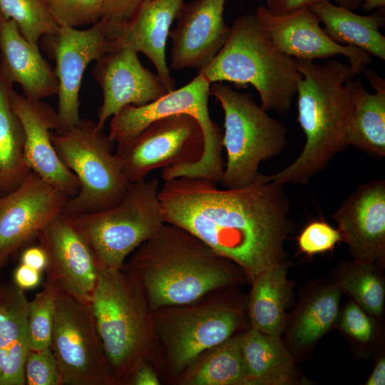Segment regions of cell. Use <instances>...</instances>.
<instances>
[{
    "label": "cell",
    "instance_id": "cell-1",
    "mask_svg": "<svg viewBox=\"0 0 385 385\" xmlns=\"http://www.w3.org/2000/svg\"><path fill=\"white\" fill-rule=\"evenodd\" d=\"M159 199L165 223L180 227L236 264L250 281L284 264V245L292 229L284 185L260 173L239 188L179 177L164 181Z\"/></svg>",
    "mask_w": 385,
    "mask_h": 385
},
{
    "label": "cell",
    "instance_id": "cell-2",
    "mask_svg": "<svg viewBox=\"0 0 385 385\" xmlns=\"http://www.w3.org/2000/svg\"><path fill=\"white\" fill-rule=\"evenodd\" d=\"M138 282L151 310L196 302L233 284L242 271L188 231L165 223L122 268Z\"/></svg>",
    "mask_w": 385,
    "mask_h": 385
},
{
    "label": "cell",
    "instance_id": "cell-3",
    "mask_svg": "<svg viewBox=\"0 0 385 385\" xmlns=\"http://www.w3.org/2000/svg\"><path fill=\"white\" fill-rule=\"evenodd\" d=\"M294 61L302 75L296 93L297 120L306 142L292 163L270 175L282 185L307 183L348 147L346 130L354 107L349 81L358 74L349 65L334 59L322 65Z\"/></svg>",
    "mask_w": 385,
    "mask_h": 385
},
{
    "label": "cell",
    "instance_id": "cell-4",
    "mask_svg": "<svg viewBox=\"0 0 385 385\" xmlns=\"http://www.w3.org/2000/svg\"><path fill=\"white\" fill-rule=\"evenodd\" d=\"M90 304L116 385H129L143 364L163 366L153 311L131 274L100 269Z\"/></svg>",
    "mask_w": 385,
    "mask_h": 385
},
{
    "label": "cell",
    "instance_id": "cell-5",
    "mask_svg": "<svg viewBox=\"0 0 385 385\" xmlns=\"http://www.w3.org/2000/svg\"><path fill=\"white\" fill-rule=\"evenodd\" d=\"M210 83L229 82L235 88L252 86L260 106L284 115L291 108L302 78L294 59L271 43L255 14H243L230 26L226 43L202 70Z\"/></svg>",
    "mask_w": 385,
    "mask_h": 385
},
{
    "label": "cell",
    "instance_id": "cell-6",
    "mask_svg": "<svg viewBox=\"0 0 385 385\" xmlns=\"http://www.w3.org/2000/svg\"><path fill=\"white\" fill-rule=\"evenodd\" d=\"M157 178L130 185L122 200L104 210L66 215L86 241L99 270H120L128 256L165 224Z\"/></svg>",
    "mask_w": 385,
    "mask_h": 385
},
{
    "label": "cell",
    "instance_id": "cell-7",
    "mask_svg": "<svg viewBox=\"0 0 385 385\" xmlns=\"http://www.w3.org/2000/svg\"><path fill=\"white\" fill-rule=\"evenodd\" d=\"M210 84L199 72L188 84L153 102L141 106L128 105L123 107L112 116L109 137L114 143L123 144L156 120L178 114L191 115L197 120L202 130L203 153L193 163L165 169L163 177L165 180L188 177L220 182L225 167L222 156L223 133L210 115Z\"/></svg>",
    "mask_w": 385,
    "mask_h": 385
},
{
    "label": "cell",
    "instance_id": "cell-8",
    "mask_svg": "<svg viewBox=\"0 0 385 385\" xmlns=\"http://www.w3.org/2000/svg\"><path fill=\"white\" fill-rule=\"evenodd\" d=\"M210 95L224 112L222 145L227 160L220 183L225 188L247 186L260 175L261 162L285 148L286 128L258 105L250 93L216 82L210 84Z\"/></svg>",
    "mask_w": 385,
    "mask_h": 385
},
{
    "label": "cell",
    "instance_id": "cell-9",
    "mask_svg": "<svg viewBox=\"0 0 385 385\" xmlns=\"http://www.w3.org/2000/svg\"><path fill=\"white\" fill-rule=\"evenodd\" d=\"M51 140L60 159L80 184L63 214L101 211L122 200L131 183L113 152L114 142L96 130L95 122L81 119L79 125L67 130L52 132Z\"/></svg>",
    "mask_w": 385,
    "mask_h": 385
},
{
    "label": "cell",
    "instance_id": "cell-10",
    "mask_svg": "<svg viewBox=\"0 0 385 385\" xmlns=\"http://www.w3.org/2000/svg\"><path fill=\"white\" fill-rule=\"evenodd\" d=\"M153 317L163 365L175 379L202 352L233 336L242 313L210 299L163 307Z\"/></svg>",
    "mask_w": 385,
    "mask_h": 385
},
{
    "label": "cell",
    "instance_id": "cell-11",
    "mask_svg": "<svg viewBox=\"0 0 385 385\" xmlns=\"http://www.w3.org/2000/svg\"><path fill=\"white\" fill-rule=\"evenodd\" d=\"M50 346L63 384L116 385L91 304L57 286Z\"/></svg>",
    "mask_w": 385,
    "mask_h": 385
},
{
    "label": "cell",
    "instance_id": "cell-12",
    "mask_svg": "<svg viewBox=\"0 0 385 385\" xmlns=\"http://www.w3.org/2000/svg\"><path fill=\"white\" fill-rule=\"evenodd\" d=\"M203 149V133L197 120L178 114L152 122L129 141L117 144L115 153L125 178L133 183L158 168L193 163Z\"/></svg>",
    "mask_w": 385,
    "mask_h": 385
},
{
    "label": "cell",
    "instance_id": "cell-13",
    "mask_svg": "<svg viewBox=\"0 0 385 385\" xmlns=\"http://www.w3.org/2000/svg\"><path fill=\"white\" fill-rule=\"evenodd\" d=\"M43 37L46 49L55 60L54 72L58 83V127L55 131H65L81 121L79 90L86 67L119 44L110 36L103 18L87 29L59 27L56 33Z\"/></svg>",
    "mask_w": 385,
    "mask_h": 385
},
{
    "label": "cell",
    "instance_id": "cell-14",
    "mask_svg": "<svg viewBox=\"0 0 385 385\" xmlns=\"http://www.w3.org/2000/svg\"><path fill=\"white\" fill-rule=\"evenodd\" d=\"M69 198L33 171L16 188L0 195V269L63 213Z\"/></svg>",
    "mask_w": 385,
    "mask_h": 385
},
{
    "label": "cell",
    "instance_id": "cell-15",
    "mask_svg": "<svg viewBox=\"0 0 385 385\" xmlns=\"http://www.w3.org/2000/svg\"><path fill=\"white\" fill-rule=\"evenodd\" d=\"M255 14L271 43L289 57L313 61L315 58L341 55L348 58L349 65L358 73L371 62V56L367 52L332 41L308 7L276 15L265 6H259Z\"/></svg>",
    "mask_w": 385,
    "mask_h": 385
},
{
    "label": "cell",
    "instance_id": "cell-16",
    "mask_svg": "<svg viewBox=\"0 0 385 385\" xmlns=\"http://www.w3.org/2000/svg\"><path fill=\"white\" fill-rule=\"evenodd\" d=\"M36 239L47 255L46 281L76 299L90 303L99 267L91 248L66 215L61 213L51 220Z\"/></svg>",
    "mask_w": 385,
    "mask_h": 385
},
{
    "label": "cell",
    "instance_id": "cell-17",
    "mask_svg": "<svg viewBox=\"0 0 385 385\" xmlns=\"http://www.w3.org/2000/svg\"><path fill=\"white\" fill-rule=\"evenodd\" d=\"M138 53L119 45L96 61L92 74L103 91L96 123L98 131H103L106 120L123 107L141 106L168 93L158 74L142 65Z\"/></svg>",
    "mask_w": 385,
    "mask_h": 385
},
{
    "label": "cell",
    "instance_id": "cell-18",
    "mask_svg": "<svg viewBox=\"0 0 385 385\" xmlns=\"http://www.w3.org/2000/svg\"><path fill=\"white\" fill-rule=\"evenodd\" d=\"M226 0H193L183 4L175 27L170 31L172 43L170 68H205L229 38L230 27L223 14Z\"/></svg>",
    "mask_w": 385,
    "mask_h": 385
},
{
    "label": "cell",
    "instance_id": "cell-19",
    "mask_svg": "<svg viewBox=\"0 0 385 385\" xmlns=\"http://www.w3.org/2000/svg\"><path fill=\"white\" fill-rule=\"evenodd\" d=\"M354 260L382 266L385 260V182L359 186L332 215Z\"/></svg>",
    "mask_w": 385,
    "mask_h": 385
},
{
    "label": "cell",
    "instance_id": "cell-20",
    "mask_svg": "<svg viewBox=\"0 0 385 385\" xmlns=\"http://www.w3.org/2000/svg\"><path fill=\"white\" fill-rule=\"evenodd\" d=\"M11 107L24 133V155L31 171L70 197L79 190V182L60 159L51 140L58 127L57 112L42 101H34L10 91Z\"/></svg>",
    "mask_w": 385,
    "mask_h": 385
},
{
    "label": "cell",
    "instance_id": "cell-21",
    "mask_svg": "<svg viewBox=\"0 0 385 385\" xmlns=\"http://www.w3.org/2000/svg\"><path fill=\"white\" fill-rule=\"evenodd\" d=\"M0 68L22 95L34 101L57 96L58 83L50 64L42 57L38 45L26 40L16 24L0 15Z\"/></svg>",
    "mask_w": 385,
    "mask_h": 385
},
{
    "label": "cell",
    "instance_id": "cell-22",
    "mask_svg": "<svg viewBox=\"0 0 385 385\" xmlns=\"http://www.w3.org/2000/svg\"><path fill=\"white\" fill-rule=\"evenodd\" d=\"M183 4L184 0H143L117 39L120 46L149 58L168 93L175 89V82L166 61L167 40Z\"/></svg>",
    "mask_w": 385,
    "mask_h": 385
},
{
    "label": "cell",
    "instance_id": "cell-23",
    "mask_svg": "<svg viewBox=\"0 0 385 385\" xmlns=\"http://www.w3.org/2000/svg\"><path fill=\"white\" fill-rule=\"evenodd\" d=\"M29 304L25 291L0 279V385L26 384Z\"/></svg>",
    "mask_w": 385,
    "mask_h": 385
},
{
    "label": "cell",
    "instance_id": "cell-24",
    "mask_svg": "<svg viewBox=\"0 0 385 385\" xmlns=\"http://www.w3.org/2000/svg\"><path fill=\"white\" fill-rule=\"evenodd\" d=\"M374 93L366 90L360 78L349 81L354 112L346 130L348 146L371 155H385V80L375 71L361 69Z\"/></svg>",
    "mask_w": 385,
    "mask_h": 385
},
{
    "label": "cell",
    "instance_id": "cell-25",
    "mask_svg": "<svg viewBox=\"0 0 385 385\" xmlns=\"http://www.w3.org/2000/svg\"><path fill=\"white\" fill-rule=\"evenodd\" d=\"M308 8L323 24V29L332 41L359 48L385 60V36L379 31L385 24L382 14H358L329 0H323Z\"/></svg>",
    "mask_w": 385,
    "mask_h": 385
},
{
    "label": "cell",
    "instance_id": "cell-26",
    "mask_svg": "<svg viewBox=\"0 0 385 385\" xmlns=\"http://www.w3.org/2000/svg\"><path fill=\"white\" fill-rule=\"evenodd\" d=\"M240 346L248 385H289L297 382L292 358L279 337L251 327L242 333Z\"/></svg>",
    "mask_w": 385,
    "mask_h": 385
},
{
    "label": "cell",
    "instance_id": "cell-27",
    "mask_svg": "<svg viewBox=\"0 0 385 385\" xmlns=\"http://www.w3.org/2000/svg\"><path fill=\"white\" fill-rule=\"evenodd\" d=\"M251 282L249 315L252 327L279 337L285 327V309L291 294L285 263L263 270Z\"/></svg>",
    "mask_w": 385,
    "mask_h": 385
},
{
    "label": "cell",
    "instance_id": "cell-28",
    "mask_svg": "<svg viewBox=\"0 0 385 385\" xmlns=\"http://www.w3.org/2000/svg\"><path fill=\"white\" fill-rule=\"evenodd\" d=\"M241 335H233L202 352L174 382L180 385H248Z\"/></svg>",
    "mask_w": 385,
    "mask_h": 385
},
{
    "label": "cell",
    "instance_id": "cell-29",
    "mask_svg": "<svg viewBox=\"0 0 385 385\" xmlns=\"http://www.w3.org/2000/svg\"><path fill=\"white\" fill-rule=\"evenodd\" d=\"M13 84L0 68V195L16 188L31 172L24 155V133L10 102Z\"/></svg>",
    "mask_w": 385,
    "mask_h": 385
},
{
    "label": "cell",
    "instance_id": "cell-30",
    "mask_svg": "<svg viewBox=\"0 0 385 385\" xmlns=\"http://www.w3.org/2000/svg\"><path fill=\"white\" fill-rule=\"evenodd\" d=\"M341 292L332 284L317 291L304 304L290 329L294 346L312 344L332 327L339 314Z\"/></svg>",
    "mask_w": 385,
    "mask_h": 385
},
{
    "label": "cell",
    "instance_id": "cell-31",
    "mask_svg": "<svg viewBox=\"0 0 385 385\" xmlns=\"http://www.w3.org/2000/svg\"><path fill=\"white\" fill-rule=\"evenodd\" d=\"M338 272L333 284L350 295L368 314L379 317L384 309L385 287L378 267L354 260L342 265Z\"/></svg>",
    "mask_w": 385,
    "mask_h": 385
},
{
    "label": "cell",
    "instance_id": "cell-32",
    "mask_svg": "<svg viewBox=\"0 0 385 385\" xmlns=\"http://www.w3.org/2000/svg\"><path fill=\"white\" fill-rule=\"evenodd\" d=\"M0 15L14 21L21 35L36 45L60 27L41 0H0Z\"/></svg>",
    "mask_w": 385,
    "mask_h": 385
},
{
    "label": "cell",
    "instance_id": "cell-33",
    "mask_svg": "<svg viewBox=\"0 0 385 385\" xmlns=\"http://www.w3.org/2000/svg\"><path fill=\"white\" fill-rule=\"evenodd\" d=\"M56 294V286L45 280L43 289L29 301L27 328L31 350L51 346Z\"/></svg>",
    "mask_w": 385,
    "mask_h": 385
},
{
    "label": "cell",
    "instance_id": "cell-34",
    "mask_svg": "<svg viewBox=\"0 0 385 385\" xmlns=\"http://www.w3.org/2000/svg\"><path fill=\"white\" fill-rule=\"evenodd\" d=\"M60 27L93 24L104 13L102 0H41Z\"/></svg>",
    "mask_w": 385,
    "mask_h": 385
},
{
    "label": "cell",
    "instance_id": "cell-35",
    "mask_svg": "<svg viewBox=\"0 0 385 385\" xmlns=\"http://www.w3.org/2000/svg\"><path fill=\"white\" fill-rule=\"evenodd\" d=\"M24 377L26 385H63L51 346L39 351L29 350L24 364Z\"/></svg>",
    "mask_w": 385,
    "mask_h": 385
},
{
    "label": "cell",
    "instance_id": "cell-36",
    "mask_svg": "<svg viewBox=\"0 0 385 385\" xmlns=\"http://www.w3.org/2000/svg\"><path fill=\"white\" fill-rule=\"evenodd\" d=\"M342 240L338 228L324 221L314 220L302 230L297 237V245L302 252L313 255L332 250Z\"/></svg>",
    "mask_w": 385,
    "mask_h": 385
},
{
    "label": "cell",
    "instance_id": "cell-37",
    "mask_svg": "<svg viewBox=\"0 0 385 385\" xmlns=\"http://www.w3.org/2000/svg\"><path fill=\"white\" fill-rule=\"evenodd\" d=\"M108 34L117 40L143 0H102Z\"/></svg>",
    "mask_w": 385,
    "mask_h": 385
},
{
    "label": "cell",
    "instance_id": "cell-38",
    "mask_svg": "<svg viewBox=\"0 0 385 385\" xmlns=\"http://www.w3.org/2000/svg\"><path fill=\"white\" fill-rule=\"evenodd\" d=\"M342 329L354 339L366 343L373 337L374 326L368 314L354 302L348 303L340 322Z\"/></svg>",
    "mask_w": 385,
    "mask_h": 385
},
{
    "label": "cell",
    "instance_id": "cell-39",
    "mask_svg": "<svg viewBox=\"0 0 385 385\" xmlns=\"http://www.w3.org/2000/svg\"><path fill=\"white\" fill-rule=\"evenodd\" d=\"M41 275V272L20 263L14 271L13 282L24 291L32 289L40 284Z\"/></svg>",
    "mask_w": 385,
    "mask_h": 385
},
{
    "label": "cell",
    "instance_id": "cell-40",
    "mask_svg": "<svg viewBox=\"0 0 385 385\" xmlns=\"http://www.w3.org/2000/svg\"><path fill=\"white\" fill-rule=\"evenodd\" d=\"M323 0H265L266 8L273 14L293 12Z\"/></svg>",
    "mask_w": 385,
    "mask_h": 385
},
{
    "label": "cell",
    "instance_id": "cell-41",
    "mask_svg": "<svg viewBox=\"0 0 385 385\" xmlns=\"http://www.w3.org/2000/svg\"><path fill=\"white\" fill-rule=\"evenodd\" d=\"M48 259L45 250L40 246H31L25 248L21 255L20 263L40 272L46 270Z\"/></svg>",
    "mask_w": 385,
    "mask_h": 385
},
{
    "label": "cell",
    "instance_id": "cell-42",
    "mask_svg": "<svg viewBox=\"0 0 385 385\" xmlns=\"http://www.w3.org/2000/svg\"><path fill=\"white\" fill-rule=\"evenodd\" d=\"M159 376L152 366L145 364L133 374L129 385H160Z\"/></svg>",
    "mask_w": 385,
    "mask_h": 385
},
{
    "label": "cell",
    "instance_id": "cell-43",
    "mask_svg": "<svg viewBox=\"0 0 385 385\" xmlns=\"http://www.w3.org/2000/svg\"><path fill=\"white\" fill-rule=\"evenodd\" d=\"M366 385L385 384V359L381 357L376 362L372 373L366 382Z\"/></svg>",
    "mask_w": 385,
    "mask_h": 385
},
{
    "label": "cell",
    "instance_id": "cell-44",
    "mask_svg": "<svg viewBox=\"0 0 385 385\" xmlns=\"http://www.w3.org/2000/svg\"><path fill=\"white\" fill-rule=\"evenodd\" d=\"M363 10L370 11L376 9H384L385 0H361Z\"/></svg>",
    "mask_w": 385,
    "mask_h": 385
},
{
    "label": "cell",
    "instance_id": "cell-45",
    "mask_svg": "<svg viewBox=\"0 0 385 385\" xmlns=\"http://www.w3.org/2000/svg\"><path fill=\"white\" fill-rule=\"evenodd\" d=\"M336 4L350 10H356L361 6V0H332Z\"/></svg>",
    "mask_w": 385,
    "mask_h": 385
}]
</instances>
